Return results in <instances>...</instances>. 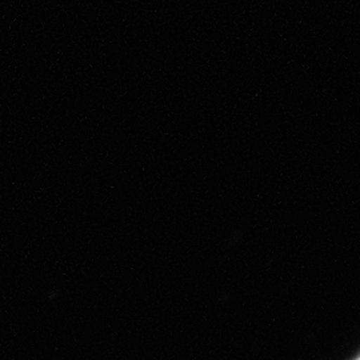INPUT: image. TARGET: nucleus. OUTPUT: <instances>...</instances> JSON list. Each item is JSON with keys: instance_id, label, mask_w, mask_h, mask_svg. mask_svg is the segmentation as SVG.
Returning <instances> with one entry per match:
<instances>
[{"instance_id": "f257e3e1", "label": "nucleus", "mask_w": 360, "mask_h": 360, "mask_svg": "<svg viewBox=\"0 0 360 360\" xmlns=\"http://www.w3.org/2000/svg\"><path fill=\"white\" fill-rule=\"evenodd\" d=\"M355 360H359V359H355Z\"/></svg>"}]
</instances>
